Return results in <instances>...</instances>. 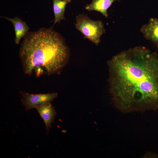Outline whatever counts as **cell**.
Here are the masks:
<instances>
[{
  "mask_svg": "<svg viewBox=\"0 0 158 158\" xmlns=\"http://www.w3.org/2000/svg\"><path fill=\"white\" fill-rule=\"evenodd\" d=\"M1 17L7 19L13 23L15 33V42L16 44H18L22 38H24L28 32L29 27L25 22L18 16L14 18H9L2 16Z\"/></svg>",
  "mask_w": 158,
  "mask_h": 158,
  "instance_id": "52a82bcc",
  "label": "cell"
},
{
  "mask_svg": "<svg viewBox=\"0 0 158 158\" xmlns=\"http://www.w3.org/2000/svg\"><path fill=\"white\" fill-rule=\"evenodd\" d=\"M21 102L25 110L35 108L37 107L53 101L58 96L56 92L47 94H31L20 91Z\"/></svg>",
  "mask_w": 158,
  "mask_h": 158,
  "instance_id": "277c9868",
  "label": "cell"
},
{
  "mask_svg": "<svg viewBox=\"0 0 158 158\" xmlns=\"http://www.w3.org/2000/svg\"><path fill=\"white\" fill-rule=\"evenodd\" d=\"M140 31L146 39L151 41L158 47V18H150L148 23L143 25Z\"/></svg>",
  "mask_w": 158,
  "mask_h": 158,
  "instance_id": "8992f818",
  "label": "cell"
},
{
  "mask_svg": "<svg viewBox=\"0 0 158 158\" xmlns=\"http://www.w3.org/2000/svg\"><path fill=\"white\" fill-rule=\"evenodd\" d=\"M144 157H145L158 158V154L154 153L148 152L147 153Z\"/></svg>",
  "mask_w": 158,
  "mask_h": 158,
  "instance_id": "30bf717a",
  "label": "cell"
},
{
  "mask_svg": "<svg viewBox=\"0 0 158 158\" xmlns=\"http://www.w3.org/2000/svg\"><path fill=\"white\" fill-rule=\"evenodd\" d=\"M36 108L45 123L47 134L51 127L55 118L56 112L50 102L45 103L37 107Z\"/></svg>",
  "mask_w": 158,
  "mask_h": 158,
  "instance_id": "5b68a950",
  "label": "cell"
},
{
  "mask_svg": "<svg viewBox=\"0 0 158 158\" xmlns=\"http://www.w3.org/2000/svg\"><path fill=\"white\" fill-rule=\"evenodd\" d=\"M71 1V0H53L54 24L66 19L64 16L65 8L67 4Z\"/></svg>",
  "mask_w": 158,
  "mask_h": 158,
  "instance_id": "9c48e42d",
  "label": "cell"
},
{
  "mask_svg": "<svg viewBox=\"0 0 158 158\" xmlns=\"http://www.w3.org/2000/svg\"><path fill=\"white\" fill-rule=\"evenodd\" d=\"M23 38L19 56L25 74L39 77L58 73L67 64L69 49L52 27L28 32Z\"/></svg>",
  "mask_w": 158,
  "mask_h": 158,
  "instance_id": "7a4b0ae2",
  "label": "cell"
},
{
  "mask_svg": "<svg viewBox=\"0 0 158 158\" xmlns=\"http://www.w3.org/2000/svg\"><path fill=\"white\" fill-rule=\"evenodd\" d=\"M75 28L96 45L101 42L102 35L105 32L104 24L102 21H94L86 15L79 14L76 17Z\"/></svg>",
  "mask_w": 158,
  "mask_h": 158,
  "instance_id": "3957f363",
  "label": "cell"
},
{
  "mask_svg": "<svg viewBox=\"0 0 158 158\" xmlns=\"http://www.w3.org/2000/svg\"><path fill=\"white\" fill-rule=\"evenodd\" d=\"M112 103L123 113L158 110V55L139 46L107 62Z\"/></svg>",
  "mask_w": 158,
  "mask_h": 158,
  "instance_id": "6da1fadb",
  "label": "cell"
},
{
  "mask_svg": "<svg viewBox=\"0 0 158 158\" xmlns=\"http://www.w3.org/2000/svg\"><path fill=\"white\" fill-rule=\"evenodd\" d=\"M120 0H92V2L86 5L85 9L88 11H95L101 13L106 18H108V9L112 3Z\"/></svg>",
  "mask_w": 158,
  "mask_h": 158,
  "instance_id": "ba28073f",
  "label": "cell"
}]
</instances>
